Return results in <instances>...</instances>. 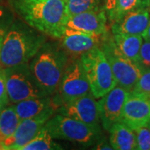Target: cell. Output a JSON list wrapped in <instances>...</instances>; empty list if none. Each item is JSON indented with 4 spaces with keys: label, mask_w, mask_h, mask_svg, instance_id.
<instances>
[{
    "label": "cell",
    "mask_w": 150,
    "mask_h": 150,
    "mask_svg": "<svg viewBox=\"0 0 150 150\" xmlns=\"http://www.w3.org/2000/svg\"><path fill=\"white\" fill-rule=\"evenodd\" d=\"M13 11L29 26L61 38L68 21L64 0H9Z\"/></svg>",
    "instance_id": "1"
},
{
    "label": "cell",
    "mask_w": 150,
    "mask_h": 150,
    "mask_svg": "<svg viewBox=\"0 0 150 150\" xmlns=\"http://www.w3.org/2000/svg\"><path fill=\"white\" fill-rule=\"evenodd\" d=\"M47 40L46 35L25 22L14 19L6 33L0 53L4 68L28 63Z\"/></svg>",
    "instance_id": "2"
},
{
    "label": "cell",
    "mask_w": 150,
    "mask_h": 150,
    "mask_svg": "<svg viewBox=\"0 0 150 150\" xmlns=\"http://www.w3.org/2000/svg\"><path fill=\"white\" fill-rule=\"evenodd\" d=\"M68 61V54L60 43L45 42L28 64L38 83L52 95L59 88Z\"/></svg>",
    "instance_id": "3"
},
{
    "label": "cell",
    "mask_w": 150,
    "mask_h": 150,
    "mask_svg": "<svg viewBox=\"0 0 150 150\" xmlns=\"http://www.w3.org/2000/svg\"><path fill=\"white\" fill-rule=\"evenodd\" d=\"M3 72L9 102L16 103L25 99L49 96L33 75L28 63L6 67Z\"/></svg>",
    "instance_id": "4"
},
{
    "label": "cell",
    "mask_w": 150,
    "mask_h": 150,
    "mask_svg": "<svg viewBox=\"0 0 150 150\" xmlns=\"http://www.w3.org/2000/svg\"><path fill=\"white\" fill-rule=\"evenodd\" d=\"M44 127L54 139L69 140L83 145L95 144L103 137L100 128L60 113L49 118Z\"/></svg>",
    "instance_id": "5"
},
{
    "label": "cell",
    "mask_w": 150,
    "mask_h": 150,
    "mask_svg": "<svg viewBox=\"0 0 150 150\" xmlns=\"http://www.w3.org/2000/svg\"><path fill=\"white\" fill-rule=\"evenodd\" d=\"M80 60L95 98H100L117 85L111 66L99 47L82 54Z\"/></svg>",
    "instance_id": "6"
},
{
    "label": "cell",
    "mask_w": 150,
    "mask_h": 150,
    "mask_svg": "<svg viewBox=\"0 0 150 150\" xmlns=\"http://www.w3.org/2000/svg\"><path fill=\"white\" fill-rule=\"evenodd\" d=\"M99 48L102 49L111 66L117 85L130 93L142 74L135 62L121 54L113 42L112 34L108 32L103 35Z\"/></svg>",
    "instance_id": "7"
},
{
    "label": "cell",
    "mask_w": 150,
    "mask_h": 150,
    "mask_svg": "<svg viewBox=\"0 0 150 150\" xmlns=\"http://www.w3.org/2000/svg\"><path fill=\"white\" fill-rule=\"evenodd\" d=\"M58 89L62 104L73 102L92 93L80 57L69 59Z\"/></svg>",
    "instance_id": "8"
},
{
    "label": "cell",
    "mask_w": 150,
    "mask_h": 150,
    "mask_svg": "<svg viewBox=\"0 0 150 150\" xmlns=\"http://www.w3.org/2000/svg\"><path fill=\"white\" fill-rule=\"evenodd\" d=\"M130 92L116 85L112 90L100 98L98 102L100 123L103 128L108 131L115 123L120 122L124 103Z\"/></svg>",
    "instance_id": "9"
},
{
    "label": "cell",
    "mask_w": 150,
    "mask_h": 150,
    "mask_svg": "<svg viewBox=\"0 0 150 150\" xmlns=\"http://www.w3.org/2000/svg\"><path fill=\"white\" fill-rule=\"evenodd\" d=\"M53 114L54 112H45L35 118L20 120L14 133L1 142V149L22 150L23 146L35 137Z\"/></svg>",
    "instance_id": "10"
},
{
    "label": "cell",
    "mask_w": 150,
    "mask_h": 150,
    "mask_svg": "<svg viewBox=\"0 0 150 150\" xmlns=\"http://www.w3.org/2000/svg\"><path fill=\"white\" fill-rule=\"evenodd\" d=\"M59 112L93 127L99 128L100 118L98 102L92 93L73 102L62 104Z\"/></svg>",
    "instance_id": "11"
},
{
    "label": "cell",
    "mask_w": 150,
    "mask_h": 150,
    "mask_svg": "<svg viewBox=\"0 0 150 150\" xmlns=\"http://www.w3.org/2000/svg\"><path fill=\"white\" fill-rule=\"evenodd\" d=\"M150 121V98L130 93L124 103L121 120L133 130L148 126Z\"/></svg>",
    "instance_id": "12"
},
{
    "label": "cell",
    "mask_w": 150,
    "mask_h": 150,
    "mask_svg": "<svg viewBox=\"0 0 150 150\" xmlns=\"http://www.w3.org/2000/svg\"><path fill=\"white\" fill-rule=\"evenodd\" d=\"M108 18L104 10L86 11L68 18L66 27L91 35L107 33Z\"/></svg>",
    "instance_id": "13"
},
{
    "label": "cell",
    "mask_w": 150,
    "mask_h": 150,
    "mask_svg": "<svg viewBox=\"0 0 150 150\" xmlns=\"http://www.w3.org/2000/svg\"><path fill=\"white\" fill-rule=\"evenodd\" d=\"M150 21L149 0H143L142 4L129 12L118 21L112 23V33L132 35H142Z\"/></svg>",
    "instance_id": "14"
},
{
    "label": "cell",
    "mask_w": 150,
    "mask_h": 150,
    "mask_svg": "<svg viewBox=\"0 0 150 150\" xmlns=\"http://www.w3.org/2000/svg\"><path fill=\"white\" fill-rule=\"evenodd\" d=\"M103 35H91L66 27L64 35L60 38V44L67 54H71L74 57H80L82 54L90 51L93 48L99 47Z\"/></svg>",
    "instance_id": "15"
},
{
    "label": "cell",
    "mask_w": 150,
    "mask_h": 150,
    "mask_svg": "<svg viewBox=\"0 0 150 150\" xmlns=\"http://www.w3.org/2000/svg\"><path fill=\"white\" fill-rule=\"evenodd\" d=\"M60 100H54L49 96L25 99L14 103L13 108L20 120L33 118L45 112H54L55 108L61 106Z\"/></svg>",
    "instance_id": "16"
},
{
    "label": "cell",
    "mask_w": 150,
    "mask_h": 150,
    "mask_svg": "<svg viewBox=\"0 0 150 150\" xmlns=\"http://www.w3.org/2000/svg\"><path fill=\"white\" fill-rule=\"evenodd\" d=\"M109 143L113 149H136V135L133 129L122 122L115 123L108 130Z\"/></svg>",
    "instance_id": "17"
},
{
    "label": "cell",
    "mask_w": 150,
    "mask_h": 150,
    "mask_svg": "<svg viewBox=\"0 0 150 150\" xmlns=\"http://www.w3.org/2000/svg\"><path fill=\"white\" fill-rule=\"evenodd\" d=\"M112 36L118 51L126 58L135 62L143 43L142 35L112 33Z\"/></svg>",
    "instance_id": "18"
},
{
    "label": "cell",
    "mask_w": 150,
    "mask_h": 150,
    "mask_svg": "<svg viewBox=\"0 0 150 150\" xmlns=\"http://www.w3.org/2000/svg\"><path fill=\"white\" fill-rule=\"evenodd\" d=\"M19 122L13 106H5L0 113V144L14 133Z\"/></svg>",
    "instance_id": "19"
},
{
    "label": "cell",
    "mask_w": 150,
    "mask_h": 150,
    "mask_svg": "<svg viewBox=\"0 0 150 150\" xmlns=\"http://www.w3.org/2000/svg\"><path fill=\"white\" fill-rule=\"evenodd\" d=\"M54 139V138L48 133V129L43 126L35 135V137L23 147L22 150L63 149V148L55 143Z\"/></svg>",
    "instance_id": "20"
},
{
    "label": "cell",
    "mask_w": 150,
    "mask_h": 150,
    "mask_svg": "<svg viewBox=\"0 0 150 150\" xmlns=\"http://www.w3.org/2000/svg\"><path fill=\"white\" fill-rule=\"evenodd\" d=\"M104 10L103 0H67L66 13L68 18L86 11Z\"/></svg>",
    "instance_id": "21"
},
{
    "label": "cell",
    "mask_w": 150,
    "mask_h": 150,
    "mask_svg": "<svg viewBox=\"0 0 150 150\" xmlns=\"http://www.w3.org/2000/svg\"><path fill=\"white\" fill-rule=\"evenodd\" d=\"M143 3V0H118L116 7L109 19L111 23L118 21L129 12L139 8Z\"/></svg>",
    "instance_id": "22"
},
{
    "label": "cell",
    "mask_w": 150,
    "mask_h": 150,
    "mask_svg": "<svg viewBox=\"0 0 150 150\" xmlns=\"http://www.w3.org/2000/svg\"><path fill=\"white\" fill-rule=\"evenodd\" d=\"M135 64L142 74L150 71V41L143 42Z\"/></svg>",
    "instance_id": "23"
},
{
    "label": "cell",
    "mask_w": 150,
    "mask_h": 150,
    "mask_svg": "<svg viewBox=\"0 0 150 150\" xmlns=\"http://www.w3.org/2000/svg\"><path fill=\"white\" fill-rule=\"evenodd\" d=\"M14 19L13 14L9 9L0 6V53L6 33Z\"/></svg>",
    "instance_id": "24"
},
{
    "label": "cell",
    "mask_w": 150,
    "mask_h": 150,
    "mask_svg": "<svg viewBox=\"0 0 150 150\" xmlns=\"http://www.w3.org/2000/svg\"><path fill=\"white\" fill-rule=\"evenodd\" d=\"M131 93L150 98V71L141 74Z\"/></svg>",
    "instance_id": "25"
},
{
    "label": "cell",
    "mask_w": 150,
    "mask_h": 150,
    "mask_svg": "<svg viewBox=\"0 0 150 150\" xmlns=\"http://www.w3.org/2000/svg\"><path fill=\"white\" fill-rule=\"evenodd\" d=\"M138 150H150V129L148 126L134 130Z\"/></svg>",
    "instance_id": "26"
},
{
    "label": "cell",
    "mask_w": 150,
    "mask_h": 150,
    "mask_svg": "<svg viewBox=\"0 0 150 150\" xmlns=\"http://www.w3.org/2000/svg\"><path fill=\"white\" fill-rule=\"evenodd\" d=\"M0 103H4L6 105H8L9 103L6 89L5 78L3 72V69H0Z\"/></svg>",
    "instance_id": "27"
},
{
    "label": "cell",
    "mask_w": 150,
    "mask_h": 150,
    "mask_svg": "<svg viewBox=\"0 0 150 150\" xmlns=\"http://www.w3.org/2000/svg\"><path fill=\"white\" fill-rule=\"evenodd\" d=\"M118 0H103V9L106 13L108 19L109 20L112 16Z\"/></svg>",
    "instance_id": "28"
},
{
    "label": "cell",
    "mask_w": 150,
    "mask_h": 150,
    "mask_svg": "<svg viewBox=\"0 0 150 150\" xmlns=\"http://www.w3.org/2000/svg\"><path fill=\"white\" fill-rule=\"evenodd\" d=\"M96 148H94V149H100V150H112L113 149H112V147L110 144V143H108L106 140L104 139H101L99 140L98 142V144L96 143Z\"/></svg>",
    "instance_id": "29"
},
{
    "label": "cell",
    "mask_w": 150,
    "mask_h": 150,
    "mask_svg": "<svg viewBox=\"0 0 150 150\" xmlns=\"http://www.w3.org/2000/svg\"><path fill=\"white\" fill-rule=\"evenodd\" d=\"M142 37L146 41H150V21L149 23V25H148V27L146 28V30L142 34Z\"/></svg>",
    "instance_id": "30"
},
{
    "label": "cell",
    "mask_w": 150,
    "mask_h": 150,
    "mask_svg": "<svg viewBox=\"0 0 150 150\" xmlns=\"http://www.w3.org/2000/svg\"><path fill=\"white\" fill-rule=\"evenodd\" d=\"M5 106H7L6 104H4V103H0V113H1V112L3 111V109L4 108Z\"/></svg>",
    "instance_id": "31"
},
{
    "label": "cell",
    "mask_w": 150,
    "mask_h": 150,
    "mask_svg": "<svg viewBox=\"0 0 150 150\" xmlns=\"http://www.w3.org/2000/svg\"><path fill=\"white\" fill-rule=\"evenodd\" d=\"M149 11L150 13V0H149Z\"/></svg>",
    "instance_id": "32"
},
{
    "label": "cell",
    "mask_w": 150,
    "mask_h": 150,
    "mask_svg": "<svg viewBox=\"0 0 150 150\" xmlns=\"http://www.w3.org/2000/svg\"><path fill=\"white\" fill-rule=\"evenodd\" d=\"M148 127L150 129V121H149V124H148Z\"/></svg>",
    "instance_id": "33"
},
{
    "label": "cell",
    "mask_w": 150,
    "mask_h": 150,
    "mask_svg": "<svg viewBox=\"0 0 150 150\" xmlns=\"http://www.w3.org/2000/svg\"><path fill=\"white\" fill-rule=\"evenodd\" d=\"M64 1H65V2H66V1H67V0H64Z\"/></svg>",
    "instance_id": "34"
},
{
    "label": "cell",
    "mask_w": 150,
    "mask_h": 150,
    "mask_svg": "<svg viewBox=\"0 0 150 150\" xmlns=\"http://www.w3.org/2000/svg\"><path fill=\"white\" fill-rule=\"evenodd\" d=\"M0 1H2V0H0Z\"/></svg>",
    "instance_id": "35"
}]
</instances>
